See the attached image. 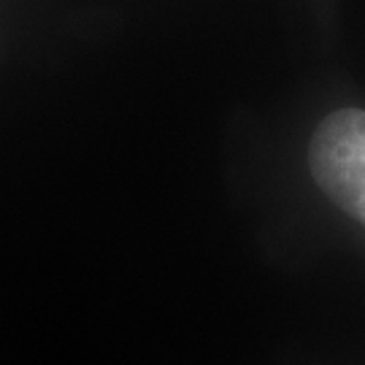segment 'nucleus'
Instances as JSON below:
<instances>
[{
	"label": "nucleus",
	"instance_id": "f257e3e1",
	"mask_svg": "<svg viewBox=\"0 0 365 365\" xmlns=\"http://www.w3.org/2000/svg\"><path fill=\"white\" fill-rule=\"evenodd\" d=\"M309 165L322 192L365 225V111L341 108L322 119L309 146Z\"/></svg>",
	"mask_w": 365,
	"mask_h": 365
}]
</instances>
